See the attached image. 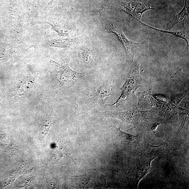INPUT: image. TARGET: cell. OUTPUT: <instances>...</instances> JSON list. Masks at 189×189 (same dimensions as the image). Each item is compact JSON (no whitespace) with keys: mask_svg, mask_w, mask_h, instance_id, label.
<instances>
[{"mask_svg":"<svg viewBox=\"0 0 189 189\" xmlns=\"http://www.w3.org/2000/svg\"><path fill=\"white\" fill-rule=\"evenodd\" d=\"M83 42L80 37L56 38L49 41L47 43L49 47L62 48H69L77 46Z\"/></svg>","mask_w":189,"mask_h":189,"instance_id":"11","label":"cell"},{"mask_svg":"<svg viewBox=\"0 0 189 189\" xmlns=\"http://www.w3.org/2000/svg\"><path fill=\"white\" fill-rule=\"evenodd\" d=\"M70 58L69 56L65 57L58 62L51 60L52 72L57 81L61 86H70L75 84L79 81L94 72L78 73L71 69L69 66Z\"/></svg>","mask_w":189,"mask_h":189,"instance_id":"4","label":"cell"},{"mask_svg":"<svg viewBox=\"0 0 189 189\" xmlns=\"http://www.w3.org/2000/svg\"><path fill=\"white\" fill-rule=\"evenodd\" d=\"M138 22H139L140 23L148 27V28L150 29H154L155 30V31L161 33H163L171 34L173 35V36L175 37L178 38H180V39L184 40L186 43V45H187L186 49H187V52H188L189 46V29L183 28V29L182 31H167L154 28V27L147 25V24L142 22L141 21Z\"/></svg>","mask_w":189,"mask_h":189,"instance_id":"12","label":"cell"},{"mask_svg":"<svg viewBox=\"0 0 189 189\" xmlns=\"http://www.w3.org/2000/svg\"><path fill=\"white\" fill-rule=\"evenodd\" d=\"M113 128L120 138L125 143L131 145L137 144L139 143V139L138 136L123 132L116 126H113Z\"/></svg>","mask_w":189,"mask_h":189,"instance_id":"13","label":"cell"},{"mask_svg":"<svg viewBox=\"0 0 189 189\" xmlns=\"http://www.w3.org/2000/svg\"><path fill=\"white\" fill-rule=\"evenodd\" d=\"M128 73L125 83L120 88L121 94L118 100L111 105H106L111 109L134 108L137 102L136 93L140 88L146 86L149 83L142 77L139 72L140 61H133Z\"/></svg>","mask_w":189,"mask_h":189,"instance_id":"1","label":"cell"},{"mask_svg":"<svg viewBox=\"0 0 189 189\" xmlns=\"http://www.w3.org/2000/svg\"><path fill=\"white\" fill-rule=\"evenodd\" d=\"M114 4L120 11L128 14L138 21H141L142 15L152 7L142 1L135 0H113Z\"/></svg>","mask_w":189,"mask_h":189,"instance_id":"6","label":"cell"},{"mask_svg":"<svg viewBox=\"0 0 189 189\" xmlns=\"http://www.w3.org/2000/svg\"><path fill=\"white\" fill-rule=\"evenodd\" d=\"M189 2L185 0L184 6L181 11L167 24V29H171L176 25L180 24L183 28L189 29Z\"/></svg>","mask_w":189,"mask_h":189,"instance_id":"10","label":"cell"},{"mask_svg":"<svg viewBox=\"0 0 189 189\" xmlns=\"http://www.w3.org/2000/svg\"><path fill=\"white\" fill-rule=\"evenodd\" d=\"M154 112L153 110L141 111L136 108L121 112L99 113L103 117L115 118L121 120L123 123L136 125L140 123L146 121Z\"/></svg>","mask_w":189,"mask_h":189,"instance_id":"5","label":"cell"},{"mask_svg":"<svg viewBox=\"0 0 189 189\" xmlns=\"http://www.w3.org/2000/svg\"><path fill=\"white\" fill-rule=\"evenodd\" d=\"M116 76L100 81L83 91L76 92L75 100L78 106L83 105L95 108L97 106L105 105L104 100L112 94V82Z\"/></svg>","mask_w":189,"mask_h":189,"instance_id":"2","label":"cell"},{"mask_svg":"<svg viewBox=\"0 0 189 189\" xmlns=\"http://www.w3.org/2000/svg\"><path fill=\"white\" fill-rule=\"evenodd\" d=\"M100 15V20L103 29L108 34H114L121 42L125 54L127 61L130 63L140 50L143 43H137L128 39L120 27L113 19L106 14L102 9L97 10Z\"/></svg>","mask_w":189,"mask_h":189,"instance_id":"3","label":"cell"},{"mask_svg":"<svg viewBox=\"0 0 189 189\" xmlns=\"http://www.w3.org/2000/svg\"><path fill=\"white\" fill-rule=\"evenodd\" d=\"M59 1V0H51V1L47 5V7L49 6H50V5H52L53 3H55V2H56L57 1Z\"/></svg>","mask_w":189,"mask_h":189,"instance_id":"16","label":"cell"},{"mask_svg":"<svg viewBox=\"0 0 189 189\" xmlns=\"http://www.w3.org/2000/svg\"><path fill=\"white\" fill-rule=\"evenodd\" d=\"M160 124V123H155L152 125L151 127V129L153 131L154 133H155V131L159 125Z\"/></svg>","mask_w":189,"mask_h":189,"instance_id":"15","label":"cell"},{"mask_svg":"<svg viewBox=\"0 0 189 189\" xmlns=\"http://www.w3.org/2000/svg\"><path fill=\"white\" fill-rule=\"evenodd\" d=\"M51 25L59 35L65 37H69L75 33L76 28L75 23L70 20L54 21Z\"/></svg>","mask_w":189,"mask_h":189,"instance_id":"9","label":"cell"},{"mask_svg":"<svg viewBox=\"0 0 189 189\" xmlns=\"http://www.w3.org/2000/svg\"><path fill=\"white\" fill-rule=\"evenodd\" d=\"M83 42L78 45L76 54L79 65L86 67H91L97 59V54L94 47L89 43Z\"/></svg>","mask_w":189,"mask_h":189,"instance_id":"7","label":"cell"},{"mask_svg":"<svg viewBox=\"0 0 189 189\" xmlns=\"http://www.w3.org/2000/svg\"><path fill=\"white\" fill-rule=\"evenodd\" d=\"M188 89H187L181 93L176 95H171L170 99L171 102L174 105L178 106L179 105L182 100L187 94Z\"/></svg>","mask_w":189,"mask_h":189,"instance_id":"14","label":"cell"},{"mask_svg":"<svg viewBox=\"0 0 189 189\" xmlns=\"http://www.w3.org/2000/svg\"><path fill=\"white\" fill-rule=\"evenodd\" d=\"M74 177L81 188H95L103 185L101 182H106L103 175L98 173L95 169L88 170L85 174Z\"/></svg>","mask_w":189,"mask_h":189,"instance_id":"8","label":"cell"}]
</instances>
